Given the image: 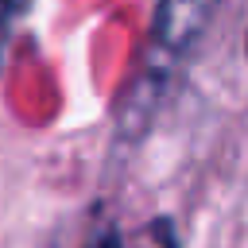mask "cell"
Returning a JSON list of instances; mask_svg holds the SVG:
<instances>
[{"label": "cell", "mask_w": 248, "mask_h": 248, "mask_svg": "<svg viewBox=\"0 0 248 248\" xmlns=\"http://www.w3.org/2000/svg\"><path fill=\"white\" fill-rule=\"evenodd\" d=\"M221 0H159L155 8V23H151V39L167 58L186 54L209 27L213 12Z\"/></svg>", "instance_id": "cell-1"}, {"label": "cell", "mask_w": 248, "mask_h": 248, "mask_svg": "<svg viewBox=\"0 0 248 248\" xmlns=\"http://www.w3.org/2000/svg\"><path fill=\"white\" fill-rule=\"evenodd\" d=\"M89 248H120V236H116V229H105V232H101V236H97Z\"/></svg>", "instance_id": "cell-3"}, {"label": "cell", "mask_w": 248, "mask_h": 248, "mask_svg": "<svg viewBox=\"0 0 248 248\" xmlns=\"http://www.w3.org/2000/svg\"><path fill=\"white\" fill-rule=\"evenodd\" d=\"M27 4L31 0H0V62H4V46H8V31H12V23L27 12Z\"/></svg>", "instance_id": "cell-2"}]
</instances>
